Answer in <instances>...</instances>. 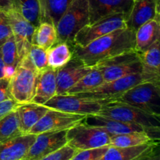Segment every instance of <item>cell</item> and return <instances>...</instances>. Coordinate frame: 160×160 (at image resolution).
Masks as SVG:
<instances>
[{
    "label": "cell",
    "mask_w": 160,
    "mask_h": 160,
    "mask_svg": "<svg viewBox=\"0 0 160 160\" xmlns=\"http://www.w3.org/2000/svg\"><path fill=\"white\" fill-rule=\"evenodd\" d=\"M135 32L128 28L116 30L92 41L85 46L72 45L73 56L84 65L94 67L107 59L134 51Z\"/></svg>",
    "instance_id": "1"
},
{
    "label": "cell",
    "mask_w": 160,
    "mask_h": 160,
    "mask_svg": "<svg viewBox=\"0 0 160 160\" xmlns=\"http://www.w3.org/2000/svg\"><path fill=\"white\" fill-rule=\"evenodd\" d=\"M144 82L160 83V75L142 71L109 82H105L90 92L77 95L97 101H113L120 98L132 87Z\"/></svg>",
    "instance_id": "2"
},
{
    "label": "cell",
    "mask_w": 160,
    "mask_h": 160,
    "mask_svg": "<svg viewBox=\"0 0 160 160\" xmlns=\"http://www.w3.org/2000/svg\"><path fill=\"white\" fill-rule=\"evenodd\" d=\"M96 115L140 125L157 134L160 133V117L118 101H108Z\"/></svg>",
    "instance_id": "3"
},
{
    "label": "cell",
    "mask_w": 160,
    "mask_h": 160,
    "mask_svg": "<svg viewBox=\"0 0 160 160\" xmlns=\"http://www.w3.org/2000/svg\"><path fill=\"white\" fill-rule=\"evenodd\" d=\"M89 24L88 0H73L56 25L57 42L73 45L79 31Z\"/></svg>",
    "instance_id": "4"
},
{
    "label": "cell",
    "mask_w": 160,
    "mask_h": 160,
    "mask_svg": "<svg viewBox=\"0 0 160 160\" xmlns=\"http://www.w3.org/2000/svg\"><path fill=\"white\" fill-rule=\"evenodd\" d=\"M38 74L28 54L19 62L9 80V94L17 104L31 102L35 92Z\"/></svg>",
    "instance_id": "5"
},
{
    "label": "cell",
    "mask_w": 160,
    "mask_h": 160,
    "mask_svg": "<svg viewBox=\"0 0 160 160\" xmlns=\"http://www.w3.org/2000/svg\"><path fill=\"white\" fill-rule=\"evenodd\" d=\"M160 117V83L144 82L127 91L117 100Z\"/></svg>",
    "instance_id": "6"
},
{
    "label": "cell",
    "mask_w": 160,
    "mask_h": 160,
    "mask_svg": "<svg viewBox=\"0 0 160 160\" xmlns=\"http://www.w3.org/2000/svg\"><path fill=\"white\" fill-rule=\"evenodd\" d=\"M111 135L105 130L82 121L67 131V145L78 151L109 145Z\"/></svg>",
    "instance_id": "7"
},
{
    "label": "cell",
    "mask_w": 160,
    "mask_h": 160,
    "mask_svg": "<svg viewBox=\"0 0 160 160\" xmlns=\"http://www.w3.org/2000/svg\"><path fill=\"white\" fill-rule=\"evenodd\" d=\"M101 71L105 82L119 79L142 71V62L135 51L107 59L95 67Z\"/></svg>",
    "instance_id": "8"
},
{
    "label": "cell",
    "mask_w": 160,
    "mask_h": 160,
    "mask_svg": "<svg viewBox=\"0 0 160 160\" xmlns=\"http://www.w3.org/2000/svg\"><path fill=\"white\" fill-rule=\"evenodd\" d=\"M108 101H97L77 95H56L44 106L48 109L78 115H96Z\"/></svg>",
    "instance_id": "9"
},
{
    "label": "cell",
    "mask_w": 160,
    "mask_h": 160,
    "mask_svg": "<svg viewBox=\"0 0 160 160\" xmlns=\"http://www.w3.org/2000/svg\"><path fill=\"white\" fill-rule=\"evenodd\" d=\"M126 17L123 13L112 14L86 25L76 34L73 45L81 47L85 46L92 41L116 30L127 28Z\"/></svg>",
    "instance_id": "10"
},
{
    "label": "cell",
    "mask_w": 160,
    "mask_h": 160,
    "mask_svg": "<svg viewBox=\"0 0 160 160\" xmlns=\"http://www.w3.org/2000/svg\"><path fill=\"white\" fill-rule=\"evenodd\" d=\"M84 118L85 116L49 109L41 120L31 128L29 134L37 135L45 132L67 131L84 121Z\"/></svg>",
    "instance_id": "11"
},
{
    "label": "cell",
    "mask_w": 160,
    "mask_h": 160,
    "mask_svg": "<svg viewBox=\"0 0 160 160\" xmlns=\"http://www.w3.org/2000/svg\"><path fill=\"white\" fill-rule=\"evenodd\" d=\"M65 145H67V131L38 134L22 160H41Z\"/></svg>",
    "instance_id": "12"
},
{
    "label": "cell",
    "mask_w": 160,
    "mask_h": 160,
    "mask_svg": "<svg viewBox=\"0 0 160 160\" xmlns=\"http://www.w3.org/2000/svg\"><path fill=\"white\" fill-rule=\"evenodd\" d=\"M7 16L19 58L21 60L29 52L35 27L13 9L7 12Z\"/></svg>",
    "instance_id": "13"
},
{
    "label": "cell",
    "mask_w": 160,
    "mask_h": 160,
    "mask_svg": "<svg viewBox=\"0 0 160 160\" xmlns=\"http://www.w3.org/2000/svg\"><path fill=\"white\" fill-rule=\"evenodd\" d=\"M84 122L91 126L98 127L105 130L111 136L133 132H145L147 133L153 140L159 142V134H156L144 127L134 123H127V122L107 118L98 115L86 116Z\"/></svg>",
    "instance_id": "14"
},
{
    "label": "cell",
    "mask_w": 160,
    "mask_h": 160,
    "mask_svg": "<svg viewBox=\"0 0 160 160\" xmlns=\"http://www.w3.org/2000/svg\"><path fill=\"white\" fill-rule=\"evenodd\" d=\"M92 69L73 56L66 65L56 70V95L67 94L69 89Z\"/></svg>",
    "instance_id": "15"
},
{
    "label": "cell",
    "mask_w": 160,
    "mask_h": 160,
    "mask_svg": "<svg viewBox=\"0 0 160 160\" xmlns=\"http://www.w3.org/2000/svg\"><path fill=\"white\" fill-rule=\"evenodd\" d=\"M159 16V0H133L131 10L126 17L127 28L135 32L139 27Z\"/></svg>",
    "instance_id": "16"
},
{
    "label": "cell",
    "mask_w": 160,
    "mask_h": 160,
    "mask_svg": "<svg viewBox=\"0 0 160 160\" xmlns=\"http://www.w3.org/2000/svg\"><path fill=\"white\" fill-rule=\"evenodd\" d=\"M133 0H88L89 23L112 14L128 15Z\"/></svg>",
    "instance_id": "17"
},
{
    "label": "cell",
    "mask_w": 160,
    "mask_h": 160,
    "mask_svg": "<svg viewBox=\"0 0 160 160\" xmlns=\"http://www.w3.org/2000/svg\"><path fill=\"white\" fill-rule=\"evenodd\" d=\"M56 70L47 67L39 72L37 77L35 92L31 102L45 105L56 95Z\"/></svg>",
    "instance_id": "18"
},
{
    "label": "cell",
    "mask_w": 160,
    "mask_h": 160,
    "mask_svg": "<svg viewBox=\"0 0 160 160\" xmlns=\"http://www.w3.org/2000/svg\"><path fill=\"white\" fill-rule=\"evenodd\" d=\"M36 138V134H27L0 144V160H22Z\"/></svg>",
    "instance_id": "19"
},
{
    "label": "cell",
    "mask_w": 160,
    "mask_h": 160,
    "mask_svg": "<svg viewBox=\"0 0 160 160\" xmlns=\"http://www.w3.org/2000/svg\"><path fill=\"white\" fill-rule=\"evenodd\" d=\"M159 39L160 16L148 20L136 30L134 51L141 54Z\"/></svg>",
    "instance_id": "20"
},
{
    "label": "cell",
    "mask_w": 160,
    "mask_h": 160,
    "mask_svg": "<svg viewBox=\"0 0 160 160\" xmlns=\"http://www.w3.org/2000/svg\"><path fill=\"white\" fill-rule=\"evenodd\" d=\"M15 109L18 115L20 131L23 134H27L49 109L44 105L27 102L17 104Z\"/></svg>",
    "instance_id": "21"
},
{
    "label": "cell",
    "mask_w": 160,
    "mask_h": 160,
    "mask_svg": "<svg viewBox=\"0 0 160 160\" xmlns=\"http://www.w3.org/2000/svg\"><path fill=\"white\" fill-rule=\"evenodd\" d=\"M41 22H48L56 26L73 0H38Z\"/></svg>",
    "instance_id": "22"
},
{
    "label": "cell",
    "mask_w": 160,
    "mask_h": 160,
    "mask_svg": "<svg viewBox=\"0 0 160 160\" xmlns=\"http://www.w3.org/2000/svg\"><path fill=\"white\" fill-rule=\"evenodd\" d=\"M159 145V142H152L134 147L109 146L99 160H134L152 147Z\"/></svg>",
    "instance_id": "23"
},
{
    "label": "cell",
    "mask_w": 160,
    "mask_h": 160,
    "mask_svg": "<svg viewBox=\"0 0 160 160\" xmlns=\"http://www.w3.org/2000/svg\"><path fill=\"white\" fill-rule=\"evenodd\" d=\"M48 67L58 70L67 63L73 57L72 45L67 42H57L46 50Z\"/></svg>",
    "instance_id": "24"
},
{
    "label": "cell",
    "mask_w": 160,
    "mask_h": 160,
    "mask_svg": "<svg viewBox=\"0 0 160 160\" xmlns=\"http://www.w3.org/2000/svg\"><path fill=\"white\" fill-rule=\"evenodd\" d=\"M0 50L3 62L6 67L5 78L10 80L20 61L17 52V45L12 34L1 44Z\"/></svg>",
    "instance_id": "25"
},
{
    "label": "cell",
    "mask_w": 160,
    "mask_h": 160,
    "mask_svg": "<svg viewBox=\"0 0 160 160\" xmlns=\"http://www.w3.org/2000/svg\"><path fill=\"white\" fill-rule=\"evenodd\" d=\"M56 43H57L56 26L48 22H41L34 31L32 44L48 50Z\"/></svg>",
    "instance_id": "26"
},
{
    "label": "cell",
    "mask_w": 160,
    "mask_h": 160,
    "mask_svg": "<svg viewBox=\"0 0 160 160\" xmlns=\"http://www.w3.org/2000/svg\"><path fill=\"white\" fill-rule=\"evenodd\" d=\"M105 83L101 71L96 67H92V70L81 78L73 87L67 92V95H79L86 93L93 90ZM66 95V94H65Z\"/></svg>",
    "instance_id": "27"
},
{
    "label": "cell",
    "mask_w": 160,
    "mask_h": 160,
    "mask_svg": "<svg viewBox=\"0 0 160 160\" xmlns=\"http://www.w3.org/2000/svg\"><path fill=\"white\" fill-rule=\"evenodd\" d=\"M23 135L16 109L0 120V144Z\"/></svg>",
    "instance_id": "28"
},
{
    "label": "cell",
    "mask_w": 160,
    "mask_h": 160,
    "mask_svg": "<svg viewBox=\"0 0 160 160\" xmlns=\"http://www.w3.org/2000/svg\"><path fill=\"white\" fill-rule=\"evenodd\" d=\"M152 142H157V141L153 140L147 133L133 132L111 136L109 146L126 148V147L138 146Z\"/></svg>",
    "instance_id": "29"
},
{
    "label": "cell",
    "mask_w": 160,
    "mask_h": 160,
    "mask_svg": "<svg viewBox=\"0 0 160 160\" xmlns=\"http://www.w3.org/2000/svg\"><path fill=\"white\" fill-rule=\"evenodd\" d=\"M159 42L160 40H158L146 51L138 54L142 62L143 72L152 73V74L160 75Z\"/></svg>",
    "instance_id": "30"
},
{
    "label": "cell",
    "mask_w": 160,
    "mask_h": 160,
    "mask_svg": "<svg viewBox=\"0 0 160 160\" xmlns=\"http://www.w3.org/2000/svg\"><path fill=\"white\" fill-rule=\"evenodd\" d=\"M12 9L27 20L38 27L40 23L39 5L38 0H12Z\"/></svg>",
    "instance_id": "31"
},
{
    "label": "cell",
    "mask_w": 160,
    "mask_h": 160,
    "mask_svg": "<svg viewBox=\"0 0 160 160\" xmlns=\"http://www.w3.org/2000/svg\"><path fill=\"white\" fill-rule=\"evenodd\" d=\"M28 56L38 73L48 67L46 50L41 47L32 44L28 52Z\"/></svg>",
    "instance_id": "32"
},
{
    "label": "cell",
    "mask_w": 160,
    "mask_h": 160,
    "mask_svg": "<svg viewBox=\"0 0 160 160\" xmlns=\"http://www.w3.org/2000/svg\"><path fill=\"white\" fill-rule=\"evenodd\" d=\"M109 147V145H106L101 148L78 151L70 160H99Z\"/></svg>",
    "instance_id": "33"
},
{
    "label": "cell",
    "mask_w": 160,
    "mask_h": 160,
    "mask_svg": "<svg viewBox=\"0 0 160 160\" xmlns=\"http://www.w3.org/2000/svg\"><path fill=\"white\" fill-rule=\"evenodd\" d=\"M78 152L75 148L69 146L68 145H65L41 160H70Z\"/></svg>",
    "instance_id": "34"
},
{
    "label": "cell",
    "mask_w": 160,
    "mask_h": 160,
    "mask_svg": "<svg viewBox=\"0 0 160 160\" xmlns=\"http://www.w3.org/2000/svg\"><path fill=\"white\" fill-rule=\"evenodd\" d=\"M12 34L7 12L0 10V42H2Z\"/></svg>",
    "instance_id": "35"
},
{
    "label": "cell",
    "mask_w": 160,
    "mask_h": 160,
    "mask_svg": "<svg viewBox=\"0 0 160 160\" xmlns=\"http://www.w3.org/2000/svg\"><path fill=\"white\" fill-rule=\"evenodd\" d=\"M17 106V103L11 98L1 102H0V120L3 118L5 116L7 115L8 113L14 110Z\"/></svg>",
    "instance_id": "36"
},
{
    "label": "cell",
    "mask_w": 160,
    "mask_h": 160,
    "mask_svg": "<svg viewBox=\"0 0 160 160\" xmlns=\"http://www.w3.org/2000/svg\"><path fill=\"white\" fill-rule=\"evenodd\" d=\"M134 160H160L159 145L151 148Z\"/></svg>",
    "instance_id": "37"
},
{
    "label": "cell",
    "mask_w": 160,
    "mask_h": 160,
    "mask_svg": "<svg viewBox=\"0 0 160 160\" xmlns=\"http://www.w3.org/2000/svg\"><path fill=\"white\" fill-rule=\"evenodd\" d=\"M9 80L6 78H0V102L11 98L9 94ZM12 99V98H11Z\"/></svg>",
    "instance_id": "38"
},
{
    "label": "cell",
    "mask_w": 160,
    "mask_h": 160,
    "mask_svg": "<svg viewBox=\"0 0 160 160\" xmlns=\"http://www.w3.org/2000/svg\"><path fill=\"white\" fill-rule=\"evenodd\" d=\"M12 9V0H0V10L5 12H9Z\"/></svg>",
    "instance_id": "39"
},
{
    "label": "cell",
    "mask_w": 160,
    "mask_h": 160,
    "mask_svg": "<svg viewBox=\"0 0 160 160\" xmlns=\"http://www.w3.org/2000/svg\"><path fill=\"white\" fill-rule=\"evenodd\" d=\"M2 42H0V47H1V44ZM5 77H6V67H5V64L3 62L1 55V50H0V78H5Z\"/></svg>",
    "instance_id": "40"
}]
</instances>
